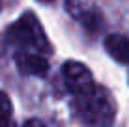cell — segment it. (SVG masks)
I'll list each match as a JSON object with an SVG mask.
<instances>
[{"instance_id": "1", "label": "cell", "mask_w": 129, "mask_h": 127, "mask_svg": "<svg viewBox=\"0 0 129 127\" xmlns=\"http://www.w3.org/2000/svg\"><path fill=\"white\" fill-rule=\"evenodd\" d=\"M75 110L86 123H110L114 120V110L109 95L99 88H92L77 95Z\"/></svg>"}, {"instance_id": "2", "label": "cell", "mask_w": 129, "mask_h": 127, "mask_svg": "<svg viewBox=\"0 0 129 127\" xmlns=\"http://www.w3.org/2000/svg\"><path fill=\"white\" fill-rule=\"evenodd\" d=\"M6 37L8 41L13 43L15 47L19 49H38V52L41 51H49L47 39H45V34H43V28L39 24V21L36 19L32 13H24L23 17L13 23L6 32Z\"/></svg>"}, {"instance_id": "3", "label": "cell", "mask_w": 129, "mask_h": 127, "mask_svg": "<svg viewBox=\"0 0 129 127\" xmlns=\"http://www.w3.org/2000/svg\"><path fill=\"white\" fill-rule=\"evenodd\" d=\"M62 75H64L68 90L73 92L75 95L84 94V92L92 90L95 86L90 69L81 62H75V60H69V62H66L62 65Z\"/></svg>"}, {"instance_id": "4", "label": "cell", "mask_w": 129, "mask_h": 127, "mask_svg": "<svg viewBox=\"0 0 129 127\" xmlns=\"http://www.w3.org/2000/svg\"><path fill=\"white\" fill-rule=\"evenodd\" d=\"M15 64L21 73L32 77H45L49 71V62L38 52H17L15 54Z\"/></svg>"}, {"instance_id": "5", "label": "cell", "mask_w": 129, "mask_h": 127, "mask_svg": "<svg viewBox=\"0 0 129 127\" xmlns=\"http://www.w3.org/2000/svg\"><path fill=\"white\" fill-rule=\"evenodd\" d=\"M105 51L120 64H129V37L122 34H110L105 37Z\"/></svg>"}, {"instance_id": "6", "label": "cell", "mask_w": 129, "mask_h": 127, "mask_svg": "<svg viewBox=\"0 0 129 127\" xmlns=\"http://www.w3.org/2000/svg\"><path fill=\"white\" fill-rule=\"evenodd\" d=\"M81 23H82L84 28H88L90 32H99V30L103 28V24H105V19H103V15H101L99 11L88 10L81 15Z\"/></svg>"}, {"instance_id": "7", "label": "cell", "mask_w": 129, "mask_h": 127, "mask_svg": "<svg viewBox=\"0 0 129 127\" xmlns=\"http://www.w3.org/2000/svg\"><path fill=\"white\" fill-rule=\"evenodd\" d=\"M11 110H13V107H11V101H10V97H8V94L0 90V125L10 123Z\"/></svg>"}, {"instance_id": "8", "label": "cell", "mask_w": 129, "mask_h": 127, "mask_svg": "<svg viewBox=\"0 0 129 127\" xmlns=\"http://www.w3.org/2000/svg\"><path fill=\"white\" fill-rule=\"evenodd\" d=\"M39 2H43V4H49V2H52V0H39Z\"/></svg>"}]
</instances>
